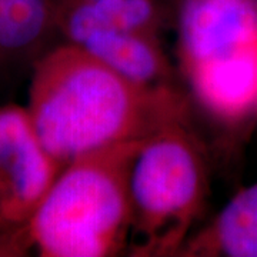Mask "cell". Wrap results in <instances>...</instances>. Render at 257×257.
<instances>
[{
	"label": "cell",
	"instance_id": "6da1fadb",
	"mask_svg": "<svg viewBox=\"0 0 257 257\" xmlns=\"http://www.w3.org/2000/svg\"><path fill=\"white\" fill-rule=\"evenodd\" d=\"M28 111L42 143L63 167L190 120L189 100L175 86L128 82L69 42L36 59Z\"/></svg>",
	"mask_w": 257,
	"mask_h": 257
},
{
	"label": "cell",
	"instance_id": "7a4b0ae2",
	"mask_svg": "<svg viewBox=\"0 0 257 257\" xmlns=\"http://www.w3.org/2000/svg\"><path fill=\"white\" fill-rule=\"evenodd\" d=\"M143 140L106 147L64 166L15 241L35 246L43 257H111L126 251L130 169Z\"/></svg>",
	"mask_w": 257,
	"mask_h": 257
},
{
	"label": "cell",
	"instance_id": "3957f363",
	"mask_svg": "<svg viewBox=\"0 0 257 257\" xmlns=\"http://www.w3.org/2000/svg\"><path fill=\"white\" fill-rule=\"evenodd\" d=\"M128 190V256L177 257L202 216L209 192L204 149L189 120L143 140L132 163Z\"/></svg>",
	"mask_w": 257,
	"mask_h": 257
},
{
	"label": "cell",
	"instance_id": "277c9868",
	"mask_svg": "<svg viewBox=\"0 0 257 257\" xmlns=\"http://www.w3.org/2000/svg\"><path fill=\"white\" fill-rule=\"evenodd\" d=\"M62 170L39 138L28 107H0L2 227H25Z\"/></svg>",
	"mask_w": 257,
	"mask_h": 257
},
{
	"label": "cell",
	"instance_id": "5b68a950",
	"mask_svg": "<svg viewBox=\"0 0 257 257\" xmlns=\"http://www.w3.org/2000/svg\"><path fill=\"white\" fill-rule=\"evenodd\" d=\"M182 73L257 47V0H179Z\"/></svg>",
	"mask_w": 257,
	"mask_h": 257
},
{
	"label": "cell",
	"instance_id": "8992f818",
	"mask_svg": "<svg viewBox=\"0 0 257 257\" xmlns=\"http://www.w3.org/2000/svg\"><path fill=\"white\" fill-rule=\"evenodd\" d=\"M165 9L159 0H73L57 5V30L69 43L110 32L159 35Z\"/></svg>",
	"mask_w": 257,
	"mask_h": 257
},
{
	"label": "cell",
	"instance_id": "52a82bcc",
	"mask_svg": "<svg viewBox=\"0 0 257 257\" xmlns=\"http://www.w3.org/2000/svg\"><path fill=\"white\" fill-rule=\"evenodd\" d=\"M76 46L84 49L128 82L145 87L173 86V70L156 33H96Z\"/></svg>",
	"mask_w": 257,
	"mask_h": 257
},
{
	"label": "cell",
	"instance_id": "ba28073f",
	"mask_svg": "<svg viewBox=\"0 0 257 257\" xmlns=\"http://www.w3.org/2000/svg\"><path fill=\"white\" fill-rule=\"evenodd\" d=\"M177 257H257V182L192 233Z\"/></svg>",
	"mask_w": 257,
	"mask_h": 257
},
{
	"label": "cell",
	"instance_id": "9c48e42d",
	"mask_svg": "<svg viewBox=\"0 0 257 257\" xmlns=\"http://www.w3.org/2000/svg\"><path fill=\"white\" fill-rule=\"evenodd\" d=\"M56 33L57 0H0V57L37 59Z\"/></svg>",
	"mask_w": 257,
	"mask_h": 257
},
{
	"label": "cell",
	"instance_id": "30bf717a",
	"mask_svg": "<svg viewBox=\"0 0 257 257\" xmlns=\"http://www.w3.org/2000/svg\"><path fill=\"white\" fill-rule=\"evenodd\" d=\"M63 2H73V0H57V5L59 3H63Z\"/></svg>",
	"mask_w": 257,
	"mask_h": 257
},
{
	"label": "cell",
	"instance_id": "8fae6325",
	"mask_svg": "<svg viewBox=\"0 0 257 257\" xmlns=\"http://www.w3.org/2000/svg\"><path fill=\"white\" fill-rule=\"evenodd\" d=\"M0 229H3V227H2V221H0Z\"/></svg>",
	"mask_w": 257,
	"mask_h": 257
}]
</instances>
